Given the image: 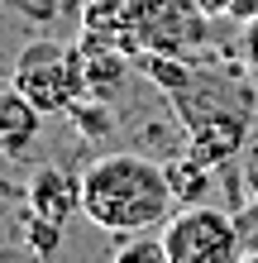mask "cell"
Instances as JSON below:
<instances>
[{"instance_id": "obj_1", "label": "cell", "mask_w": 258, "mask_h": 263, "mask_svg": "<svg viewBox=\"0 0 258 263\" xmlns=\"http://www.w3.org/2000/svg\"><path fill=\"white\" fill-rule=\"evenodd\" d=\"M177 211L163 163L144 153H105L82 167V215L105 235H144Z\"/></svg>"}, {"instance_id": "obj_2", "label": "cell", "mask_w": 258, "mask_h": 263, "mask_svg": "<svg viewBox=\"0 0 258 263\" xmlns=\"http://www.w3.org/2000/svg\"><path fill=\"white\" fill-rule=\"evenodd\" d=\"M210 39V14L196 0H129L115 29V48L139 53H182L191 58Z\"/></svg>"}, {"instance_id": "obj_3", "label": "cell", "mask_w": 258, "mask_h": 263, "mask_svg": "<svg viewBox=\"0 0 258 263\" xmlns=\"http://www.w3.org/2000/svg\"><path fill=\"white\" fill-rule=\"evenodd\" d=\"M10 86L24 91L43 115H67L86 96V53L82 43H57V39H34L14 58Z\"/></svg>"}, {"instance_id": "obj_4", "label": "cell", "mask_w": 258, "mask_h": 263, "mask_svg": "<svg viewBox=\"0 0 258 263\" xmlns=\"http://www.w3.org/2000/svg\"><path fill=\"white\" fill-rule=\"evenodd\" d=\"M163 244H168L172 263H239L244 258V235L230 211L215 206H177L172 220L163 225Z\"/></svg>"}, {"instance_id": "obj_5", "label": "cell", "mask_w": 258, "mask_h": 263, "mask_svg": "<svg viewBox=\"0 0 258 263\" xmlns=\"http://www.w3.org/2000/svg\"><path fill=\"white\" fill-rule=\"evenodd\" d=\"M29 211L48 215V220H57V225H67L72 215L82 211V177L67 173V167L43 163L38 173L29 177Z\"/></svg>"}, {"instance_id": "obj_6", "label": "cell", "mask_w": 258, "mask_h": 263, "mask_svg": "<svg viewBox=\"0 0 258 263\" xmlns=\"http://www.w3.org/2000/svg\"><path fill=\"white\" fill-rule=\"evenodd\" d=\"M43 120H48V115H43L24 91L5 86V91H0V153H5V158H24V153L38 144Z\"/></svg>"}, {"instance_id": "obj_7", "label": "cell", "mask_w": 258, "mask_h": 263, "mask_svg": "<svg viewBox=\"0 0 258 263\" xmlns=\"http://www.w3.org/2000/svg\"><path fill=\"white\" fill-rule=\"evenodd\" d=\"M244 134H249V115H215L206 125L187 129V153L206 167H225L244 148Z\"/></svg>"}, {"instance_id": "obj_8", "label": "cell", "mask_w": 258, "mask_h": 263, "mask_svg": "<svg viewBox=\"0 0 258 263\" xmlns=\"http://www.w3.org/2000/svg\"><path fill=\"white\" fill-rule=\"evenodd\" d=\"M163 173H168V187H172V201L177 206H201L215 187V167L196 163L191 153H177V158L163 163Z\"/></svg>"}, {"instance_id": "obj_9", "label": "cell", "mask_w": 258, "mask_h": 263, "mask_svg": "<svg viewBox=\"0 0 258 263\" xmlns=\"http://www.w3.org/2000/svg\"><path fill=\"white\" fill-rule=\"evenodd\" d=\"M134 67H139L163 96H177V91H187L196 82V63H191V58H182V53H139V58H134Z\"/></svg>"}, {"instance_id": "obj_10", "label": "cell", "mask_w": 258, "mask_h": 263, "mask_svg": "<svg viewBox=\"0 0 258 263\" xmlns=\"http://www.w3.org/2000/svg\"><path fill=\"white\" fill-rule=\"evenodd\" d=\"M19 239H24V249L34 254V258H53L57 249H63V225L48 220V215L24 211V220H19Z\"/></svg>"}, {"instance_id": "obj_11", "label": "cell", "mask_w": 258, "mask_h": 263, "mask_svg": "<svg viewBox=\"0 0 258 263\" xmlns=\"http://www.w3.org/2000/svg\"><path fill=\"white\" fill-rule=\"evenodd\" d=\"M110 263H172V254H168V244H163V235H125V244L115 249V258Z\"/></svg>"}, {"instance_id": "obj_12", "label": "cell", "mask_w": 258, "mask_h": 263, "mask_svg": "<svg viewBox=\"0 0 258 263\" xmlns=\"http://www.w3.org/2000/svg\"><path fill=\"white\" fill-rule=\"evenodd\" d=\"M72 125H77L86 139H105L110 134V125H115V115H110V101H91V96H82L77 105H72Z\"/></svg>"}, {"instance_id": "obj_13", "label": "cell", "mask_w": 258, "mask_h": 263, "mask_svg": "<svg viewBox=\"0 0 258 263\" xmlns=\"http://www.w3.org/2000/svg\"><path fill=\"white\" fill-rule=\"evenodd\" d=\"M239 48H244V67L258 77V20L244 24V43H239Z\"/></svg>"}, {"instance_id": "obj_14", "label": "cell", "mask_w": 258, "mask_h": 263, "mask_svg": "<svg viewBox=\"0 0 258 263\" xmlns=\"http://www.w3.org/2000/svg\"><path fill=\"white\" fill-rule=\"evenodd\" d=\"M225 20H234V24H249V20H258V0H234Z\"/></svg>"}, {"instance_id": "obj_15", "label": "cell", "mask_w": 258, "mask_h": 263, "mask_svg": "<svg viewBox=\"0 0 258 263\" xmlns=\"http://www.w3.org/2000/svg\"><path fill=\"white\" fill-rule=\"evenodd\" d=\"M196 5H201V10L210 14V20H225V14H230V5H234V0H196Z\"/></svg>"}, {"instance_id": "obj_16", "label": "cell", "mask_w": 258, "mask_h": 263, "mask_svg": "<svg viewBox=\"0 0 258 263\" xmlns=\"http://www.w3.org/2000/svg\"><path fill=\"white\" fill-rule=\"evenodd\" d=\"M239 263H258V249H249V254H244V258H239Z\"/></svg>"}]
</instances>
